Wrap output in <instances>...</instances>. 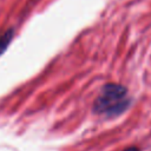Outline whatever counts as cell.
I'll return each instance as SVG.
<instances>
[{"label": "cell", "instance_id": "obj_1", "mask_svg": "<svg viewBox=\"0 0 151 151\" xmlns=\"http://www.w3.org/2000/svg\"><path fill=\"white\" fill-rule=\"evenodd\" d=\"M131 105L127 88L119 84H106L94 100L93 111L104 117H117L125 112Z\"/></svg>", "mask_w": 151, "mask_h": 151}, {"label": "cell", "instance_id": "obj_2", "mask_svg": "<svg viewBox=\"0 0 151 151\" xmlns=\"http://www.w3.org/2000/svg\"><path fill=\"white\" fill-rule=\"evenodd\" d=\"M13 35H14V31L13 29H8L0 37V55L6 51L7 46L9 45V42L13 39Z\"/></svg>", "mask_w": 151, "mask_h": 151}, {"label": "cell", "instance_id": "obj_3", "mask_svg": "<svg viewBox=\"0 0 151 151\" xmlns=\"http://www.w3.org/2000/svg\"><path fill=\"white\" fill-rule=\"evenodd\" d=\"M124 151H139L137 147H134V146H131V147H129V149H126V150H124Z\"/></svg>", "mask_w": 151, "mask_h": 151}]
</instances>
